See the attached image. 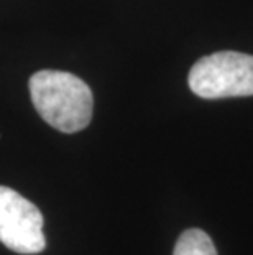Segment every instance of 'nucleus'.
Here are the masks:
<instances>
[{
	"mask_svg": "<svg viewBox=\"0 0 253 255\" xmlns=\"http://www.w3.org/2000/svg\"><path fill=\"white\" fill-rule=\"evenodd\" d=\"M0 242L17 254H38L46 246L41 211L15 189L0 184Z\"/></svg>",
	"mask_w": 253,
	"mask_h": 255,
	"instance_id": "3",
	"label": "nucleus"
},
{
	"mask_svg": "<svg viewBox=\"0 0 253 255\" xmlns=\"http://www.w3.org/2000/svg\"><path fill=\"white\" fill-rule=\"evenodd\" d=\"M28 88L36 112L59 132L74 133L89 126L94 97L89 86L78 76L43 69L31 76Z\"/></svg>",
	"mask_w": 253,
	"mask_h": 255,
	"instance_id": "1",
	"label": "nucleus"
},
{
	"mask_svg": "<svg viewBox=\"0 0 253 255\" xmlns=\"http://www.w3.org/2000/svg\"><path fill=\"white\" fill-rule=\"evenodd\" d=\"M173 255H217V251L204 231L187 229L177 239Z\"/></svg>",
	"mask_w": 253,
	"mask_h": 255,
	"instance_id": "4",
	"label": "nucleus"
},
{
	"mask_svg": "<svg viewBox=\"0 0 253 255\" xmlns=\"http://www.w3.org/2000/svg\"><path fill=\"white\" fill-rule=\"evenodd\" d=\"M187 83L204 99L253 96V56L239 51L204 56L191 68Z\"/></svg>",
	"mask_w": 253,
	"mask_h": 255,
	"instance_id": "2",
	"label": "nucleus"
}]
</instances>
